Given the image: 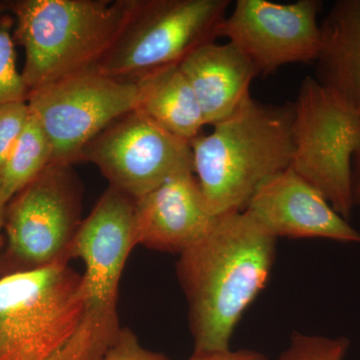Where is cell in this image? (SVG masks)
<instances>
[{"label":"cell","instance_id":"obj_19","mask_svg":"<svg viewBox=\"0 0 360 360\" xmlns=\"http://www.w3.org/2000/svg\"><path fill=\"white\" fill-rule=\"evenodd\" d=\"M30 115L27 101L0 104V170L22 134Z\"/></svg>","mask_w":360,"mask_h":360},{"label":"cell","instance_id":"obj_13","mask_svg":"<svg viewBox=\"0 0 360 360\" xmlns=\"http://www.w3.org/2000/svg\"><path fill=\"white\" fill-rule=\"evenodd\" d=\"M193 87L206 125L231 115L250 96L255 65L238 47L227 41L201 45L179 65Z\"/></svg>","mask_w":360,"mask_h":360},{"label":"cell","instance_id":"obj_10","mask_svg":"<svg viewBox=\"0 0 360 360\" xmlns=\"http://www.w3.org/2000/svg\"><path fill=\"white\" fill-rule=\"evenodd\" d=\"M321 7L319 0H238L225 18L220 37L248 56L258 77H267L284 65L316 61L321 49L317 21Z\"/></svg>","mask_w":360,"mask_h":360},{"label":"cell","instance_id":"obj_23","mask_svg":"<svg viewBox=\"0 0 360 360\" xmlns=\"http://www.w3.org/2000/svg\"><path fill=\"white\" fill-rule=\"evenodd\" d=\"M6 202L2 196L1 186H0V231L4 229V224H6Z\"/></svg>","mask_w":360,"mask_h":360},{"label":"cell","instance_id":"obj_17","mask_svg":"<svg viewBox=\"0 0 360 360\" xmlns=\"http://www.w3.org/2000/svg\"><path fill=\"white\" fill-rule=\"evenodd\" d=\"M7 9L8 4L0 2V104L27 101L30 94L16 65L13 20Z\"/></svg>","mask_w":360,"mask_h":360},{"label":"cell","instance_id":"obj_3","mask_svg":"<svg viewBox=\"0 0 360 360\" xmlns=\"http://www.w3.org/2000/svg\"><path fill=\"white\" fill-rule=\"evenodd\" d=\"M293 103L264 104L250 96L207 135L191 141L193 172L214 217L243 212L269 177L290 167Z\"/></svg>","mask_w":360,"mask_h":360},{"label":"cell","instance_id":"obj_22","mask_svg":"<svg viewBox=\"0 0 360 360\" xmlns=\"http://www.w3.org/2000/svg\"><path fill=\"white\" fill-rule=\"evenodd\" d=\"M352 191L355 205H360V148L352 160Z\"/></svg>","mask_w":360,"mask_h":360},{"label":"cell","instance_id":"obj_9","mask_svg":"<svg viewBox=\"0 0 360 360\" xmlns=\"http://www.w3.org/2000/svg\"><path fill=\"white\" fill-rule=\"evenodd\" d=\"M111 187L134 200L180 172H193L191 142L170 134L136 108L110 123L82 151Z\"/></svg>","mask_w":360,"mask_h":360},{"label":"cell","instance_id":"obj_20","mask_svg":"<svg viewBox=\"0 0 360 360\" xmlns=\"http://www.w3.org/2000/svg\"><path fill=\"white\" fill-rule=\"evenodd\" d=\"M101 360H167L165 355L142 347L132 331L120 329L117 338Z\"/></svg>","mask_w":360,"mask_h":360},{"label":"cell","instance_id":"obj_15","mask_svg":"<svg viewBox=\"0 0 360 360\" xmlns=\"http://www.w3.org/2000/svg\"><path fill=\"white\" fill-rule=\"evenodd\" d=\"M139 110L162 129L191 142L206 123L193 87L179 65L153 71L136 80Z\"/></svg>","mask_w":360,"mask_h":360},{"label":"cell","instance_id":"obj_14","mask_svg":"<svg viewBox=\"0 0 360 360\" xmlns=\"http://www.w3.org/2000/svg\"><path fill=\"white\" fill-rule=\"evenodd\" d=\"M315 79L360 122V0H338L321 25Z\"/></svg>","mask_w":360,"mask_h":360},{"label":"cell","instance_id":"obj_18","mask_svg":"<svg viewBox=\"0 0 360 360\" xmlns=\"http://www.w3.org/2000/svg\"><path fill=\"white\" fill-rule=\"evenodd\" d=\"M350 342L347 338H326L295 333L278 360H345Z\"/></svg>","mask_w":360,"mask_h":360},{"label":"cell","instance_id":"obj_12","mask_svg":"<svg viewBox=\"0 0 360 360\" xmlns=\"http://www.w3.org/2000/svg\"><path fill=\"white\" fill-rule=\"evenodd\" d=\"M217 219L194 172H180L134 200V246L180 255L200 241Z\"/></svg>","mask_w":360,"mask_h":360},{"label":"cell","instance_id":"obj_6","mask_svg":"<svg viewBox=\"0 0 360 360\" xmlns=\"http://www.w3.org/2000/svg\"><path fill=\"white\" fill-rule=\"evenodd\" d=\"M293 103L290 168L349 221L355 206L352 160L360 148V122L314 77H307Z\"/></svg>","mask_w":360,"mask_h":360},{"label":"cell","instance_id":"obj_8","mask_svg":"<svg viewBox=\"0 0 360 360\" xmlns=\"http://www.w3.org/2000/svg\"><path fill=\"white\" fill-rule=\"evenodd\" d=\"M80 210L82 187L72 165H49L6 206L9 253L23 269L68 262Z\"/></svg>","mask_w":360,"mask_h":360},{"label":"cell","instance_id":"obj_4","mask_svg":"<svg viewBox=\"0 0 360 360\" xmlns=\"http://www.w3.org/2000/svg\"><path fill=\"white\" fill-rule=\"evenodd\" d=\"M8 6L30 91L94 70L124 25L131 0H18Z\"/></svg>","mask_w":360,"mask_h":360},{"label":"cell","instance_id":"obj_2","mask_svg":"<svg viewBox=\"0 0 360 360\" xmlns=\"http://www.w3.org/2000/svg\"><path fill=\"white\" fill-rule=\"evenodd\" d=\"M276 240L243 210L217 217L180 253L177 276L188 302L194 352L231 349L239 321L269 281Z\"/></svg>","mask_w":360,"mask_h":360},{"label":"cell","instance_id":"obj_5","mask_svg":"<svg viewBox=\"0 0 360 360\" xmlns=\"http://www.w3.org/2000/svg\"><path fill=\"white\" fill-rule=\"evenodd\" d=\"M229 0H131L122 30L94 70L136 82L179 65L201 45L217 41Z\"/></svg>","mask_w":360,"mask_h":360},{"label":"cell","instance_id":"obj_21","mask_svg":"<svg viewBox=\"0 0 360 360\" xmlns=\"http://www.w3.org/2000/svg\"><path fill=\"white\" fill-rule=\"evenodd\" d=\"M184 360H269L265 355L255 350H224L214 352H193Z\"/></svg>","mask_w":360,"mask_h":360},{"label":"cell","instance_id":"obj_7","mask_svg":"<svg viewBox=\"0 0 360 360\" xmlns=\"http://www.w3.org/2000/svg\"><path fill=\"white\" fill-rule=\"evenodd\" d=\"M136 82L85 71L32 89L27 104L49 137L51 165H73L96 135L139 106Z\"/></svg>","mask_w":360,"mask_h":360},{"label":"cell","instance_id":"obj_1","mask_svg":"<svg viewBox=\"0 0 360 360\" xmlns=\"http://www.w3.org/2000/svg\"><path fill=\"white\" fill-rule=\"evenodd\" d=\"M120 329L66 262L0 277V360H101Z\"/></svg>","mask_w":360,"mask_h":360},{"label":"cell","instance_id":"obj_11","mask_svg":"<svg viewBox=\"0 0 360 360\" xmlns=\"http://www.w3.org/2000/svg\"><path fill=\"white\" fill-rule=\"evenodd\" d=\"M245 212L276 239L321 238L360 243V232L290 167L258 187Z\"/></svg>","mask_w":360,"mask_h":360},{"label":"cell","instance_id":"obj_16","mask_svg":"<svg viewBox=\"0 0 360 360\" xmlns=\"http://www.w3.org/2000/svg\"><path fill=\"white\" fill-rule=\"evenodd\" d=\"M51 158L49 137L30 112L22 134L0 170V186L6 205L51 165Z\"/></svg>","mask_w":360,"mask_h":360}]
</instances>
